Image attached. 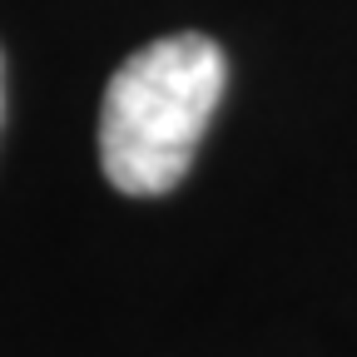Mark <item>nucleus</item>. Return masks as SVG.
<instances>
[{"label": "nucleus", "mask_w": 357, "mask_h": 357, "mask_svg": "<svg viewBox=\"0 0 357 357\" xmlns=\"http://www.w3.org/2000/svg\"><path fill=\"white\" fill-rule=\"evenodd\" d=\"M223 79L229 60L218 40L199 30L164 35L109 75L100 109V164L119 194L154 199L189 174L223 100Z\"/></svg>", "instance_id": "nucleus-1"}]
</instances>
